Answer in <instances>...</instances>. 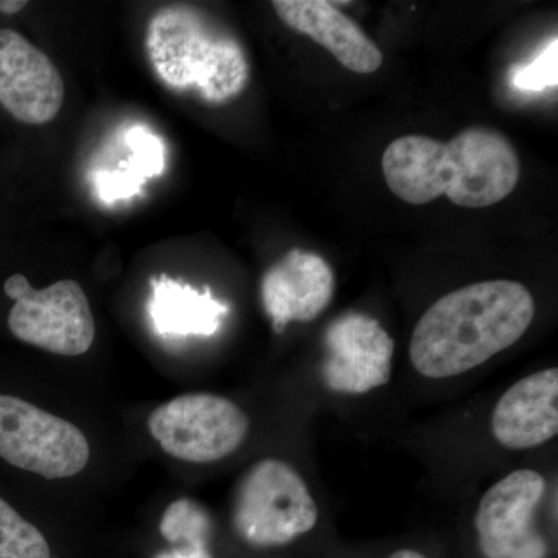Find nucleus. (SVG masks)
Listing matches in <instances>:
<instances>
[{"label":"nucleus","mask_w":558,"mask_h":558,"mask_svg":"<svg viewBox=\"0 0 558 558\" xmlns=\"http://www.w3.org/2000/svg\"><path fill=\"white\" fill-rule=\"evenodd\" d=\"M535 301L521 282H476L447 293L418 319L410 341L413 368L449 379L478 368L527 332Z\"/></svg>","instance_id":"obj_1"},{"label":"nucleus","mask_w":558,"mask_h":558,"mask_svg":"<svg viewBox=\"0 0 558 558\" xmlns=\"http://www.w3.org/2000/svg\"><path fill=\"white\" fill-rule=\"evenodd\" d=\"M146 50L168 87L204 101H229L247 86L248 62L241 44L191 7L157 11L146 32Z\"/></svg>","instance_id":"obj_2"},{"label":"nucleus","mask_w":558,"mask_h":558,"mask_svg":"<svg viewBox=\"0 0 558 558\" xmlns=\"http://www.w3.org/2000/svg\"><path fill=\"white\" fill-rule=\"evenodd\" d=\"M520 160L501 132L469 128L449 143L421 135L417 197L421 205L446 194L458 207L486 208L515 190Z\"/></svg>","instance_id":"obj_3"},{"label":"nucleus","mask_w":558,"mask_h":558,"mask_svg":"<svg viewBox=\"0 0 558 558\" xmlns=\"http://www.w3.org/2000/svg\"><path fill=\"white\" fill-rule=\"evenodd\" d=\"M231 521L238 537L253 548H279L310 534L318 508L292 465L267 458L253 464L238 484Z\"/></svg>","instance_id":"obj_4"},{"label":"nucleus","mask_w":558,"mask_h":558,"mask_svg":"<svg viewBox=\"0 0 558 558\" xmlns=\"http://www.w3.org/2000/svg\"><path fill=\"white\" fill-rule=\"evenodd\" d=\"M90 459L84 433L16 392L0 389V464L44 480L78 475Z\"/></svg>","instance_id":"obj_5"},{"label":"nucleus","mask_w":558,"mask_h":558,"mask_svg":"<svg viewBox=\"0 0 558 558\" xmlns=\"http://www.w3.org/2000/svg\"><path fill=\"white\" fill-rule=\"evenodd\" d=\"M13 301L7 328L14 339L51 354L76 357L86 354L95 340V319L86 292L73 279L35 289L22 274L3 282Z\"/></svg>","instance_id":"obj_6"},{"label":"nucleus","mask_w":558,"mask_h":558,"mask_svg":"<svg viewBox=\"0 0 558 558\" xmlns=\"http://www.w3.org/2000/svg\"><path fill=\"white\" fill-rule=\"evenodd\" d=\"M148 428L171 458L209 464L240 449L247 438L250 421L233 400L209 392H191L157 407L150 413Z\"/></svg>","instance_id":"obj_7"},{"label":"nucleus","mask_w":558,"mask_h":558,"mask_svg":"<svg viewBox=\"0 0 558 558\" xmlns=\"http://www.w3.org/2000/svg\"><path fill=\"white\" fill-rule=\"evenodd\" d=\"M545 490V478L531 469L510 472L488 488L475 513L481 556L548 558V542L535 527V512Z\"/></svg>","instance_id":"obj_8"},{"label":"nucleus","mask_w":558,"mask_h":558,"mask_svg":"<svg viewBox=\"0 0 558 558\" xmlns=\"http://www.w3.org/2000/svg\"><path fill=\"white\" fill-rule=\"evenodd\" d=\"M392 354L395 341L376 318L349 312L326 329L323 381L339 395H366L391 379Z\"/></svg>","instance_id":"obj_9"},{"label":"nucleus","mask_w":558,"mask_h":558,"mask_svg":"<svg viewBox=\"0 0 558 558\" xmlns=\"http://www.w3.org/2000/svg\"><path fill=\"white\" fill-rule=\"evenodd\" d=\"M65 87L50 58L21 33L0 31V105L13 119L39 126L57 119Z\"/></svg>","instance_id":"obj_10"},{"label":"nucleus","mask_w":558,"mask_h":558,"mask_svg":"<svg viewBox=\"0 0 558 558\" xmlns=\"http://www.w3.org/2000/svg\"><path fill=\"white\" fill-rule=\"evenodd\" d=\"M264 310L275 332L293 322L307 323L328 307L333 293V274L322 256L290 250L266 271L260 286Z\"/></svg>","instance_id":"obj_11"},{"label":"nucleus","mask_w":558,"mask_h":558,"mask_svg":"<svg viewBox=\"0 0 558 558\" xmlns=\"http://www.w3.org/2000/svg\"><path fill=\"white\" fill-rule=\"evenodd\" d=\"M494 438L509 450H529L558 433V369L523 377L498 399L490 417Z\"/></svg>","instance_id":"obj_12"},{"label":"nucleus","mask_w":558,"mask_h":558,"mask_svg":"<svg viewBox=\"0 0 558 558\" xmlns=\"http://www.w3.org/2000/svg\"><path fill=\"white\" fill-rule=\"evenodd\" d=\"M279 20L310 36L340 62L360 75L377 72L384 62L379 47L347 14L325 0H275Z\"/></svg>","instance_id":"obj_13"},{"label":"nucleus","mask_w":558,"mask_h":558,"mask_svg":"<svg viewBox=\"0 0 558 558\" xmlns=\"http://www.w3.org/2000/svg\"><path fill=\"white\" fill-rule=\"evenodd\" d=\"M149 317L159 336H204L218 332L229 306L167 275L150 279Z\"/></svg>","instance_id":"obj_14"},{"label":"nucleus","mask_w":558,"mask_h":558,"mask_svg":"<svg viewBox=\"0 0 558 558\" xmlns=\"http://www.w3.org/2000/svg\"><path fill=\"white\" fill-rule=\"evenodd\" d=\"M130 159L120 161L116 170L98 171L95 189L106 204L130 199L142 191L149 179L165 171V145L160 137L143 126L131 128L126 134Z\"/></svg>","instance_id":"obj_15"},{"label":"nucleus","mask_w":558,"mask_h":558,"mask_svg":"<svg viewBox=\"0 0 558 558\" xmlns=\"http://www.w3.org/2000/svg\"><path fill=\"white\" fill-rule=\"evenodd\" d=\"M159 529L171 548L154 558H215L209 549L211 519L204 506L193 498L171 502L161 517Z\"/></svg>","instance_id":"obj_16"},{"label":"nucleus","mask_w":558,"mask_h":558,"mask_svg":"<svg viewBox=\"0 0 558 558\" xmlns=\"http://www.w3.org/2000/svg\"><path fill=\"white\" fill-rule=\"evenodd\" d=\"M0 558H51L46 535L0 494Z\"/></svg>","instance_id":"obj_17"},{"label":"nucleus","mask_w":558,"mask_h":558,"mask_svg":"<svg viewBox=\"0 0 558 558\" xmlns=\"http://www.w3.org/2000/svg\"><path fill=\"white\" fill-rule=\"evenodd\" d=\"M557 38L529 65L513 69L512 84L520 90L542 92L557 86Z\"/></svg>","instance_id":"obj_18"},{"label":"nucleus","mask_w":558,"mask_h":558,"mask_svg":"<svg viewBox=\"0 0 558 558\" xmlns=\"http://www.w3.org/2000/svg\"><path fill=\"white\" fill-rule=\"evenodd\" d=\"M27 7L25 0H0V13L16 14Z\"/></svg>","instance_id":"obj_19"},{"label":"nucleus","mask_w":558,"mask_h":558,"mask_svg":"<svg viewBox=\"0 0 558 558\" xmlns=\"http://www.w3.org/2000/svg\"><path fill=\"white\" fill-rule=\"evenodd\" d=\"M388 558H428L425 554L418 553L416 549H399L392 553Z\"/></svg>","instance_id":"obj_20"}]
</instances>
